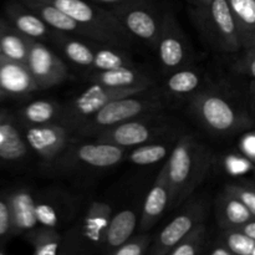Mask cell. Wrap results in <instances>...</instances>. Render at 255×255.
Listing matches in <instances>:
<instances>
[{
  "instance_id": "6da1fadb",
  "label": "cell",
  "mask_w": 255,
  "mask_h": 255,
  "mask_svg": "<svg viewBox=\"0 0 255 255\" xmlns=\"http://www.w3.org/2000/svg\"><path fill=\"white\" fill-rule=\"evenodd\" d=\"M171 186L169 208H177L202 183L212 164L211 151L191 134L181 137L166 162Z\"/></svg>"
},
{
  "instance_id": "7a4b0ae2",
  "label": "cell",
  "mask_w": 255,
  "mask_h": 255,
  "mask_svg": "<svg viewBox=\"0 0 255 255\" xmlns=\"http://www.w3.org/2000/svg\"><path fill=\"white\" fill-rule=\"evenodd\" d=\"M167 95L163 90H158L154 86L129 96L116 99L86 120L74 134L94 137L102 129L115 125L159 112L167 106Z\"/></svg>"
},
{
  "instance_id": "3957f363",
  "label": "cell",
  "mask_w": 255,
  "mask_h": 255,
  "mask_svg": "<svg viewBox=\"0 0 255 255\" xmlns=\"http://www.w3.org/2000/svg\"><path fill=\"white\" fill-rule=\"evenodd\" d=\"M54 5L70 17L86 27L95 41L127 49L132 44V36L126 31L111 10L89 0H41Z\"/></svg>"
},
{
  "instance_id": "277c9868",
  "label": "cell",
  "mask_w": 255,
  "mask_h": 255,
  "mask_svg": "<svg viewBox=\"0 0 255 255\" xmlns=\"http://www.w3.org/2000/svg\"><path fill=\"white\" fill-rule=\"evenodd\" d=\"M191 111L207 129L217 134H231L248 127L251 119L226 96L217 92L196 94L189 102Z\"/></svg>"
},
{
  "instance_id": "5b68a950",
  "label": "cell",
  "mask_w": 255,
  "mask_h": 255,
  "mask_svg": "<svg viewBox=\"0 0 255 255\" xmlns=\"http://www.w3.org/2000/svg\"><path fill=\"white\" fill-rule=\"evenodd\" d=\"M147 89H114L100 84H91L82 94L62 106L59 124L64 125L71 134L105 105L116 99L129 96Z\"/></svg>"
},
{
  "instance_id": "8992f818",
  "label": "cell",
  "mask_w": 255,
  "mask_h": 255,
  "mask_svg": "<svg viewBox=\"0 0 255 255\" xmlns=\"http://www.w3.org/2000/svg\"><path fill=\"white\" fill-rule=\"evenodd\" d=\"M131 36L156 49L163 15L149 0H131L111 10Z\"/></svg>"
},
{
  "instance_id": "52a82bcc",
  "label": "cell",
  "mask_w": 255,
  "mask_h": 255,
  "mask_svg": "<svg viewBox=\"0 0 255 255\" xmlns=\"http://www.w3.org/2000/svg\"><path fill=\"white\" fill-rule=\"evenodd\" d=\"M199 29L221 51L238 52L242 50L238 27L228 0H213L207 19Z\"/></svg>"
},
{
  "instance_id": "ba28073f",
  "label": "cell",
  "mask_w": 255,
  "mask_h": 255,
  "mask_svg": "<svg viewBox=\"0 0 255 255\" xmlns=\"http://www.w3.org/2000/svg\"><path fill=\"white\" fill-rule=\"evenodd\" d=\"M164 72H173L186 67L191 60L188 39L171 11L163 14L162 27L156 46Z\"/></svg>"
},
{
  "instance_id": "9c48e42d",
  "label": "cell",
  "mask_w": 255,
  "mask_h": 255,
  "mask_svg": "<svg viewBox=\"0 0 255 255\" xmlns=\"http://www.w3.org/2000/svg\"><path fill=\"white\" fill-rule=\"evenodd\" d=\"M26 65L39 90L56 86L69 77L66 62L51 47L40 40H30Z\"/></svg>"
},
{
  "instance_id": "30bf717a",
  "label": "cell",
  "mask_w": 255,
  "mask_h": 255,
  "mask_svg": "<svg viewBox=\"0 0 255 255\" xmlns=\"http://www.w3.org/2000/svg\"><path fill=\"white\" fill-rule=\"evenodd\" d=\"M208 206L203 201H196L189 203L177 217H174L161 233L156 237L151 244L149 254L152 255H168L189 232L193 231L197 226L206 221Z\"/></svg>"
},
{
  "instance_id": "8fae6325",
  "label": "cell",
  "mask_w": 255,
  "mask_h": 255,
  "mask_svg": "<svg viewBox=\"0 0 255 255\" xmlns=\"http://www.w3.org/2000/svg\"><path fill=\"white\" fill-rule=\"evenodd\" d=\"M146 117L147 116L138 117V120H129V121L102 129L101 132L95 134L94 138L96 141L117 144L124 148L141 146V144L162 138L163 137L162 134H164V131H166V126L151 121V120H146Z\"/></svg>"
},
{
  "instance_id": "7c38bea8",
  "label": "cell",
  "mask_w": 255,
  "mask_h": 255,
  "mask_svg": "<svg viewBox=\"0 0 255 255\" xmlns=\"http://www.w3.org/2000/svg\"><path fill=\"white\" fill-rule=\"evenodd\" d=\"M22 133L29 148L45 161H52L61 156L71 137V132L59 122L36 126L22 125Z\"/></svg>"
},
{
  "instance_id": "4fadbf2b",
  "label": "cell",
  "mask_w": 255,
  "mask_h": 255,
  "mask_svg": "<svg viewBox=\"0 0 255 255\" xmlns=\"http://www.w3.org/2000/svg\"><path fill=\"white\" fill-rule=\"evenodd\" d=\"M171 203V186L168 179V167L167 163L162 167L154 181L153 186L147 193L144 199L143 208L139 218V231H149L157 222L161 219L167 208H169Z\"/></svg>"
},
{
  "instance_id": "5bb4252c",
  "label": "cell",
  "mask_w": 255,
  "mask_h": 255,
  "mask_svg": "<svg viewBox=\"0 0 255 255\" xmlns=\"http://www.w3.org/2000/svg\"><path fill=\"white\" fill-rule=\"evenodd\" d=\"M67 149V148H66ZM124 147L109 142H91V143L77 144L67 149L65 158L92 167V168H109L120 163L125 156Z\"/></svg>"
},
{
  "instance_id": "9a60e30c",
  "label": "cell",
  "mask_w": 255,
  "mask_h": 255,
  "mask_svg": "<svg viewBox=\"0 0 255 255\" xmlns=\"http://www.w3.org/2000/svg\"><path fill=\"white\" fill-rule=\"evenodd\" d=\"M36 81L26 62L0 59V94L1 97H20L37 91Z\"/></svg>"
},
{
  "instance_id": "2e32d148",
  "label": "cell",
  "mask_w": 255,
  "mask_h": 255,
  "mask_svg": "<svg viewBox=\"0 0 255 255\" xmlns=\"http://www.w3.org/2000/svg\"><path fill=\"white\" fill-rule=\"evenodd\" d=\"M5 16L25 36L40 41H51L55 30L21 0H11L5 5Z\"/></svg>"
},
{
  "instance_id": "e0dca14e",
  "label": "cell",
  "mask_w": 255,
  "mask_h": 255,
  "mask_svg": "<svg viewBox=\"0 0 255 255\" xmlns=\"http://www.w3.org/2000/svg\"><path fill=\"white\" fill-rule=\"evenodd\" d=\"M29 146L24 133L7 111L0 110V161L19 162L26 158Z\"/></svg>"
},
{
  "instance_id": "ac0fdd59",
  "label": "cell",
  "mask_w": 255,
  "mask_h": 255,
  "mask_svg": "<svg viewBox=\"0 0 255 255\" xmlns=\"http://www.w3.org/2000/svg\"><path fill=\"white\" fill-rule=\"evenodd\" d=\"M21 1L27 7H30L32 11L36 12L51 29L64 32V34L71 35V36H77L81 37V39L95 41L92 34L86 27L80 25L72 17H70L69 15H66L54 5L41 1V0H21Z\"/></svg>"
},
{
  "instance_id": "d6986e66",
  "label": "cell",
  "mask_w": 255,
  "mask_h": 255,
  "mask_svg": "<svg viewBox=\"0 0 255 255\" xmlns=\"http://www.w3.org/2000/svg\"><path fill=\"white\" fill-rule=\"evenodd\" d=\"M12 221V236L29 233L39 224L36 217V201L29 189L19 188L7 196Z\"/></svg>"
},
{
  "instance_id": "ffe728a7",
  "label": "cell",
  "mask_w": 255,
  "mask_h": 255,
  "mask_svg": "<svg viewBox=\"0 0 255 255\" xmlns=\"http://www.w3.org/2000/svg\"><path fill=\"white\" fill-rule=\"evenodd\" d=\"M89 81L114 89H149L154 85L152 76L137 70L136 66L94 71L89 76Z\"/></svg>"
},
{
  "instance_id": "44dd1931",
  "label": "cell",
  "mask_w": 255,
  "mask_h": 255,
  "mask_svg": "<svg viewBox=\"0 0 255 255\" xmlns=\"http://www.w3.org/2000/svg\"><path fill=\"white\" fill-rule=\"evenodd\" d=\"M137 213L132 209H122L114 214L105 233L100 252L111 254L115 249L128 241L137 227Z\"/></svg>"
},
{
  "instance_id": "7402d4cb",
  "label": "cell",
  "mask_w": 255,
  "mask_h": 255,
  "mask_svg": "<svg viewBox=\"0 0 255 255\" xmlns=\"http://www.w3.org/2000/svg\"><path fill=\"white\" fill-rule=\"evenodd\" d=\"M51 42L57 46L61 54L72 64L81 67H90L91 69L94 64L95 46L96 41L81 39L77 36L64 34L55 30ZM101 44V42H100Z\"/></svg>"
},
{
  "instance_id": "603a6c76",
  "label": "cell",
  "mask_w": 255,
  "mask_h": 255,
  "mask_svg": "<svg viewBox=\"0 0 255 255\" xmlns=\"http://www.w3.org/2000/svg\"><path fill=\"white\" fill-rule=\"evenodd\" d=\"M216 214L221 228H237L255 218L243 202L226 189L217 197Z\"/></svg>"
},
{
  "instance_id": "cb8c5ba5",
  "label": "cell",
  "mask_w": 255,
  "mask_h": 255,
  "mask_svg": "<svg viewBox=\"0 0 255 255\" xmlns=\"http://www.w3.org/2000/svg\"><path fill=\"white\" fill-rule=\"evenodd\" d=\"M238 27L242 49L255 47V0H228Z\"/></svg>"
},
{
  "instance_id": "d4e9b609",
  "label": "cell",
  "mask_w": 255,
  "mask_h": 255,
  "mask_svg": "<svg viewBox=\"0 0 255 255\" xmlns=\"http://www.w3.org/2000/svg\"><path fill=\"white\" fill-rule=\"evenodd\" d=\"M111 218L112 211L109 204L101 202L92 203L84 218V227H82L84 238L89 243L96 244L100 248Z\"/></svg>"
},
{
  "instance_id": "484cf974",
  "label": "cell",
  "mask_w": 255,
  "mask_h": 255,
  "mask_svg": "<svg viewBox=\"0 0 255 255\" xmlns=\"http://www.w3.org/2000/svg\"><path fill=\"white\" fill-rule=\"evenodd\" d=\"M30 40V37L21 34L9 20L0 19V45L4 57L26 62Z\"/></svg>"
},
{
  "instance_id": "4316f807",
  "label": "cell",
  "mask_w": 255,
  "mask_h": 255,
  "mask_svg": "<svg viewBox=\"0 0 255 255\" xmlns=\"http://www.w3.org/2000/svg\"><path fill=\"white\" fill-rule=\"evenodd\" d=\"M61 112L62 106L57 102L51 100H37L20 110L19 119L22 125L27 126L54 124L55 121H60Z\"/></svg>"
},
{
  "instance_id": "83f0119b",
  "label": "cell",
  "mask_w": 255,
  "mask_h": 255,
  "mask_svg": "<svg viewBox=\"0 0 255 255\" xmlns=\"http://www.w3.org/2000/svg\"><path fill=\"white\" fill-rule=\"evenodd\" d=\"M134 64L129 55L125 52V49L112 46V45L100 44L95 46L94 64L91 69L94 71L120 69V67H133Z\"/></svg>"
},
{
  "instance_id": "f1b7e54d",
  "label": "cell",
  "mask_w": 255,
  "mask_h": 255,
  "mask_svg": "<svg viewBox=\"0 0 255 255\" xmlns=\"http://www.w3.org/2000/svg\"><path fill=\"white\" fill-rule=\"evenodd\" d=\"M201 81L202 76L199 72L186 66L169 74V77L164 85V90L172 95L183 96L198 90Z\"/></svg>"
},
{
  "instance_id": "f546056e",
  "label": "cell",
  "mask_w": 255,
  "mask_h": 255,
  "mask_svg": "<svg viewBox=\"0 0 255 255\" xmlns=\"http://www.w3.org/2000/svg\"><path fill=\"white\" fill-rule=\"evenodd\" d=\"M29 242L35 255H55L61 248L62 237L56 228L41 227L29 232Z\"/></svg>"
},
{
  "instance_id": "4dcf8cb0",
  "label": "cell",
  "mask_w": 255,
  "mask_h": 255,
  "mask_svg": "<svg viewBox=\"0 0 255 255\" xmlns=\"http://www.w3.org/2000/svg\"><path fill=\"white\" fill-rule=\"evenodd\" d=\"M207 241H208V229L206 223H201L192 232H189L168 255H197L206 253Z\"/></svg>"
},
{
  "instance_id": "1f68e13d",
  "label": "cell",
  "mask_w": 255,
  "mask_h": 255,
  "mask_svg": "<svg viewBox=\"0 0 255 255\" xmlns=\"http://www.w3.org/2000/svg\"><path fill=\"white\" fill-rule=\"evenodd\" d=\"M172 146L163 142H149V143L137 146L129 153V161L138 166H149V164L158 163L172 152Z\"/></svg>"
},
{
  "instance_id": "d6a6232c",
  "label": "cell",
  "mask_w": 255,
  "mask_h": 255,
  "mask_svg": "<svg viewBox=\"0 0 255 255\" xmlns=\"http://www.w3.org/2000/svg\"><path fill=\"white\" fill-rule=\"evenodd\" d=\"M221 239L234 255H252L255 241L237 228H222Z\"/></svg>"
},
{
  "instance_id": "836d02e7",
  "label": "cell",
  "mask_w": 255,
  "mask_h": 255,
  "mask_svg": "<svg viewBox=\"0 0 255 255\" xmlns=\"http://www.w3.org/2000/svg\"><path fill=\"white\" fill-rule=\"evenodd\" d=\"M149 246H151V236L139 234L137 237H131L122 246L111 252V255H142L148 252Z\"/></svg>"
},
{
  "instance_id": "e575fe53",
  "label": "cell",
  "mask_w": 255,
  "mask_h": 255,
  "mask_svg": "<svg viewBox=\"0 0 255 255\" xmlns=\"http://www.w3.org/2000/svg\"><path fill=\"white\" fill-rule=\"evenodd\" d=\"M37 222L41 227L56 228L60 223V211L51 202H36Z\"/></svg>"
},
{
  "instance_id": "d590c367",
  "label": "cell",
  "mask_w": 255,
  "mask_h": 255,
  "mask_svg": "<svg viewBox=\"0 0 255 255\" xmlns=\"http://www.w3.org/2000/svg\"><path fill=\"white\" fill-rule=\"evenodd\" d=\"M226 191L236 196L239 201L244 203V206L253 213L255 217V187L244 186L238 183H229L224 187Z\"/></svg>"
},
{
  "instance_id": "8d00e7d4",
  "label": "cell",
  "mask_w": 255,
  "mask_h": 255,
  "mask_svg": "<svg viewBox=\"0 0 255 255\" xmlns=\"http://www.w3.org/2000/svg\"><path fill=\"white\" fill-rule=\"evenodd\" d=\"M12 236V221L7 196H0V243Z\"/></svg>"
},
{
  "instance_id": "74e56055",
  "label": "cell",
  "mask_w": 255,
  "mask_h": 255,
  "mask_svg": "<svg viewBox=\"0 0 255 255\" xmlns=\"http://www.w3.org/2000/svg\"><path fill=\"white\" fill-rule=\"evenodd\" d=\"M233 70L237 74L252 77L255 80V47L254 49L244 50V55L236 61Z\"/></svg>"
},
{
  "instance_id": "f35d334b",
  "label": "cell",
  "mask_w": 255,
  "mask_h": 255,
  "mask_svg": "<svg viewBox=\"0 0 255 255\" xmlns=\"http://www.w3.org/2000/svg\"><path fill=\"white\" fill-rule=\"evenodd\" d=\"M212 1L213 0H189L192 15H193L194 21L197 22L198 26H201L204 22V20L207 19Z\"/></svg>"
},
{
  "instance_id": "ab89813d",
  "label": "cell",
  "mask_w": 255,
  "mask_h": 255,
  "mask_svg": "<svg viewBox=\"0 0 255 255\" xmlns=\"http://www.w3.org/2000/svg\"><path fill=\"white\" fill-rule=\"evenodd\" d=\"M206 253H208L209 255H234L221 238L217 239V241L212 244L211 248L207 249Z\"/></svg>"
},
{
  "instance_id": "60d3db41",
  "label": "cell",
  "mask_w": 255,
  "mask_h": 255,
  "mask_svg": "<svg viewBox=\"0 0 255 255\" xmlns=\"http://www.w3.org/2000/svg\"><path fill=\"white\" fill-rule=\"evenodd\" d=\"M242 149L246 152L247 156L255 159V134H251L242 141Z\"/></svg>"
},
{
  "instance_id": "b9f144b4",
  "label": "cell",
  "mask_w": 255,
  "mask_h": 255,
  "mask_svg": "<svg viewBox=\"0 0 255 255\" xmlns=\"http://www.w3.org/2000/svg\"><path fill=\"white\" fill-rule=\"evenodd\" d=\"M89 1L95 2V4L106 7V9L109 10H112L115 9V7L120 6V5L125 4V2L131 1V0H89Z\"/></svg>"
},
{
  "instance_id": "7bdbcfd3",
  "label": "cell",
  "mask_w": 255,
  "mask_h": 255,
  "mask_svg": "<svg viewBox=\"0 0 255 255\" xmlns=\"http://www.w3.org/2000/svg\"><path fill=\"white\" fill-rule=\"evenodd\" d=\"M237 229H239L241 232H243L244 234H247L248 237H251L252 239L255 241V218L252 221L247 222V223L242 224V226L237 227Z\"/></svg>"
},
{
  "instance_id": "ee69618b",
  "label": "cell",
  "mask_w": 255,
  "mask_h": 255,
  "mask_svg": "<svg viewBox=\"0 0 255 255\" xmlns=\"http://www.w3.org/2000/svg\"><path fill=\"white\" fill-rule=\"evenodd\" d=\"M249 94H251V99H252V101H253L254 104H255V80H254L253 82H252L251 89H249Z\"/></svg>"
},
{
  "instance_id": "f6af8a7d",
  "label": "cell",
  "mask_w": 255,
  "mask_h": 255,
  "mask_svg": "<svg viewBox=\"0 0 255 255\" xmlns=\"http://www.w3.org/2000/svg\"><path fill=\"white\" fill-rule=\"evenodd\" d=\"M4 254H5V249L2 248L1 243H0V255H4Z\"/></svg>"
},
{
  "instance_id": "bcb514c9",
  "label": "cell",
  "mask_w": 255,
  "mask_h": 255,
  "mask_svg": "<svg viewBox=\"0 0 255 255\" xmlns=\"http://www.w3.org/2000/svg\"><path fill=\"white\" fill-rule=\"evenodd\" d=\"M4 56V55H2V50H1V45H0V59H1V57Z\"/></svg>"
},
{
  "instance_id": "7dc6e473",
  "label": "cell",
  "mask_w": 255,
  "mask_h": 255,
  "mask_svg": "<svg viewBox=\"0 0 255 255\" xmlns=\"http://www.w3.org/2000/svg\"><path fill=\"white\" fill-rule=\"evenodd\" d=\"M252 255H255V248H254V251H253V253H252Z\"/></svg>"
},
{
  "instance_id": "c3c4849f",
  "label": "cell",
  "mask_w": 255,
  "mask_h": 255,
  "mask_svg": "<svg viewBox=\"0 0 255 255\" xmlns=\"http://www.w3.org/2000/svg\"><path fill=\"white\" fill-rule=\"evenodd\" d=\"M2 99V97H1V94H0V100H1Z\"/></svg>"
}]
</instances>
